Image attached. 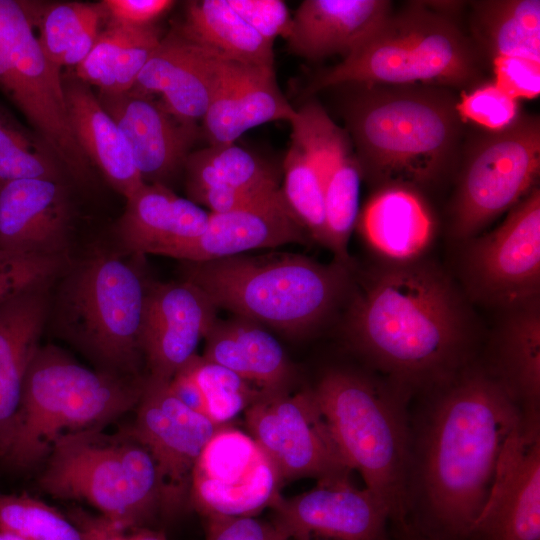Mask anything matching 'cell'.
Wrapping results in <instances>:
<instances>
[{
    "instance_id": "cell-1",
    "label": "cell",
    "mask_w": 540,
    "mask_h": 540,
    "mask_svg": "<svg viewBox=\"0 0 540 540\" xmlns=\"http://www.w3.org/2000/svg\"><path fill=\"white\" fill-rule=\"evenodd\" d=\"M410 409L408 522L432 540H467L523 415L480 360Z\"/></svg>"
},
{
    "instance_id": "cell-2",
    "label": "cell",
    "mask_w": 540,
    "mask_h": 540,
    "mask_svg": "<svg viewBox=\"0 0 540 540\" xmlns=\"http://www.w3.org/2000/svg\"><path fill=\"white\" fill-rule=\"evenodd\" d=\"M350 306L349 342L411 399L477 359L467 306L450 278L422 258L383 260Z\"/></svg>"
},
{
    "instance_id": "cell-3",
    "label": "cell",
    "mask_w": 540,
    "mask_h": 540,
    "mask_svg": "<svg viewBox=\"0 0 540 540\" xmlns=\"http://www.w3.org/2000/svg\"><path fill=\"white\" fill-rule=\"evenodd\" d=\"M358 86L344 117L362 175L379 187L417 189L437 180L456 148L457 102L432 86Z\"/></svg>"
},
{
    "instance_id": "cell-4",
    "label": "cell",
    "mask_w": 540,
    "mask_h": 540,
    "mask_svg": "<svg viewBox=\"0 0 540 540\" xmlns=\"http://www.w3.org/2000/svg\"><path fill=\"white\" fill-rule=\"evenodd\" d=\"M312 391L349 467L385 504L391 521L409 527L411 398L381 375L340 367L328 369Z\"/></svg>"
},
{
    "instance_id": "cell-5",
    "label": "cell",
    "mask_w": 540,
    "mask_h": 540,
    "mask_svg": "<svg viewBox=\"0 0 540 540\" xmlns=\"http://www.w3.org/2000/svg\"><path fill=\"white\" fill-rule=\"evenodd\" d=\"M181 279L203 290L217 308L276 330L301 335L334 311L350 285V268L296 254L235 255L183 261Z\"/></svg>"
},
{
    "instance_id": "cell-6",
    "label": "cell",
    "mask_w": 540,
    "mask_h": 540,
    "mask_svg": "<svg viewBox=\"0 0 540 540\" xmlns=\"http://www.w3.org/2000/svg\"><path fill=\"white\" fill-rule=\"evenodd\" d=\"M144 381L91 370L53 345L40 346L28 368L1 459L17 468L35 465L61 436L103 427L136 407Z\"/></svg>"
},
{
    "instance_id": "cell-7",
    "label": "cell",
    "mask_w": 540,
    "mask_h": 540,
    "mask_svg": "<svg viewBox=\"0 0 540 540\" xmlns=\"http://www.w3.org/2000/svg\"><path fill=\"white\" fill-rule=\"evenodd\" d=\"M97 251L71 261L54 303L60 333L104 370L142 378V328L150 281L142 255Z\"/></svg>"
},
{
    "instance_id": "cell-8",
    "label": "cell",
    "mask_w": 540,
    "mask_h": 540,
    "mask_svg": "<svg viewBox=\"0 0 540 540\" xmlns=\"http://www.w3.org/2000/svg\"><path fill=\"white\" fill-rule=\"evenodd\" d=\"M478 75L475 49L456 24L415 2L391 12L354 52L315 76L305 94L342 84L463 86Z\"/></svg>"
},
{
    "instance_id": "cell-9",
    "label": "cell",
    "mask_w": 540,
    "mask_h": 540,
    "mask_svg": "<svg viewBox=\"0 0 540 540\" xmlns=\"http://www.w3.org/2000/svg\"><path fill=\"white\" fill-rule=\"evenodd\" d=\"M39 485L55 498L89 504L125 530L147 527L163 514L154 459L128 430L111 435L95 427L61 436Z\"/></svg>"
},
{
    "instance_id": "cell-10",
    "label": "cell",
    "mask_w": 540,
    "mask_h": 540,
    "mask_svg": "<svg viewBox=\"0 0 540 540\" xmlns=\"http://www.w3.org/2000/svg\"><path fill=\"white\" fill-rule=\"evenodd\" d=\"M27 1L0 0V89L49 146L64 172L86 185L94 167L73 136L60 69L42 49Z\"/></svg>"
},
{
    "instance_id": "cell-11",
    "label": "cell",
    "mask_w": 540,
    "mask_h": 540,
    "mask_svg": "<svg viewBox=\"0 0 540 540\" xmlns=\"http://www.w3.org/2000/svg\"><path fill=\"white\" fill-rule=\"evenodd\" d=\"M540 171L538 117L523 116L483 138L462 172L453 207L451 233L467 241L534 187Z\"/></svg>"
},
{
    "instance_id": "cell-12",
    "label": "cell",
    "mask_w": 540,
    "mask_h": 540,
    "mask_svg": "<svg viewBox=\"0 0 540 540\" xmlns=\"http://www.w3.org/2000/svg\"><path fill=\"white\" fill-rule=\"evenodd\" d=\"M464 243L462 276L473 299L505 311L539 298L538 187L513 206L495 230Z\"/></svg>"
},
{
    "instance_id": "cell-13",
    "label": "cell",
    "mask_w": 540,
    "mask_h": 540,
    "mask_svg": "<svg viewBox=\"0 0 540 540\" xmlns=\"http://www.w3.org/2000/svg\"><path fill=\"white\" fill-rule=\"evenodd\" d=\"M248 434L275 466L282 483L351 478L312 389L263 394L245 411Z\"/></svg>"
},
{
    "instance_id": "cell-14",
    "label": "cell",
    "mask_w": 540,
    "mask_h": 540,
    "mask_svg": "<svg viewBox=\"0 0 540 540\" xmlns=\"http://www.w3.org/2000/svg\"><path fill=\"white\" fill-rule=\"evenodd\" d=\"M282 484L258 443L227 424L215 432L194 465L189 502L203 517L256 516L272 506Z\"/></svg>"
},
{
    "instance_id": "cell-15",
    "label": "cell",
    "mask_w": 540,
    "mask_h": 540,
    "mask_svg": "<svg viewBox=\"0 0 540 540\" xmlns=\"http://www.w3.org/2000/svg\"><path fill=\"white\" fill-rule=\"evenodd\" d=\"M221 426L180 402L170 391L169 381L145 377L135 420L128 431L154 459L163 515H174L189 501L194 465Z\"/></svg>"
},
{
    "instance_id": "cell-16",
    "label": "cell",
    "mask_w": 540,
    "mask_h": 540,
    "mask_svg": "<svg viewBox=\"0 0 540 540\" xmlns=\"http://www.w3.org/2000/svg\"><path fill=\"white\" fill-rule=\"evenodd\" d=\"M270 509L289 540H388L387 507L351 478L320 481L292 497L280 494Z\"/></svg>"
},
{
    "instance_id": "cell-17",
    "label": "cell",
    "mask_w": 540,
    "mask_h": 540,
    "mask_svg": "<svg viewBox=\"0 0 540 540\" xmlns=\"http://www.w3.org/2000/svg\"><path fill=\"white\" fill-rule=\"evenodd\" d=\"M467 540H540V422L523 419L508 438Z\"/></svg>"
},
{
    "instance_id": "cell-18",
    "label": "cell",
    "mask_w": 540,
    "mask_h": 540,
    "mask_svg": "<svg viewBox=\"0 0 540 540\" xmlns=\"http://www.w3.org/2000/svg\"><path fill=\"white\" fill-rule=\"evenodd\" d=\"M217 309L187 280L150 282L142 328L147 376L170 381L196 355L199 342L217 320Z\"/></svg>"
},
{
    "instance_id": "cell-19",
    "label": "cell",
    "mask_w": 540,
    "mask_h": 540,
    "mask_svg": "<svg viewBox=\"0 0 540 540\" xmlns=\"http://www.w3.org/2000/svg\"><path fill=\"white\" fill-rule=\"evenodd\" d=\"M98 99L115 121L130 147L145 183L166 185L185 163L195 143L197 123L179 119L153 95L133 89L101 93Z\"/></svg>"
},
{
    "instance_id": "cell-20",
    "label": "cell",
    "mask_w": 540,
    "mask_h": 540,
    "mask_svg": "<svg viewBox=\"0 0 540 540\" xmlns=\"http://www.w3.org/2000/svg\"><path fill=\"white\" fill-rule=\"evenodd\" d=\"M72 209L64 181L0 182V249L69 257Z\"/></svg>"
},
{
    "instance_id": "cell-21",
    "label": "cell",
    "mask_w": 540,
    "mask_h": 540,
    "mask_svg": "<svg viewBox=\"0 0 540 540\" xmlns=\"http://www.w3.org/2000/svg\"><path fill=\"white\" fill-rule=\"evenodd\" d=\"M298 144L320 173L326 223V245L335 262L351 269L348 243L359 215L362 171L348 135L327 114L308 118L299 130Z\"/></svg>"
},
{
    "instance_id": "cell-22",
    "label": "cell",
    "mask_w": 540,
    "mask_h": 540,
    "mask_svg": "<svg viewBox=\"0 0 540 540\" xmlns=\"http://www.w3.org/2000/svg\"><path fill=\"white\" fill-rule=\"evenodd\" d=\"M295 112L279 89L274 67L220 57L216 86L202 119L203 132L210 145L232 144L253 127L290 121Z\"/></svg>"
},
{
    "instance_id": "cell-23",
    "label": "cell",
    "mask_w": 540,
    "mask_h": 540,
    "mask_svg": "<svg viewBox=\"0 0 540 540\" xmlns=\"http://www.w3.org/2000/svg\"><path fill=\"white\" fill-rule=\"evenodd\" d=\"M219 65L220 56L176 27L161 38L132 89L160 95L169 112L197 123L208 109Z\"/></svg>"
},
{
    "instance_id": "cell-24",
    "label": "cell",
    "mask_w": 540,
    "mask_h": 540,
    "mask_svg": "<svg viewBox=\"0 0 540 540\" xmlns=\"http://www.w3.org/2000/svg\"><path fill=\"white\" fill-rule=\"evenodd\" d=\"M306 233L281 191L249 208L209 213L205 231L178 248L171 257L186 262L216 260L254 249L305 243Z\"/></svg>"
},
{
    "instance_id": "cell-25",
    "label": "cell",
    "mask_w": 540,
    "mask_h": 540,
    "mask_svg": "<svg viewBox=\"0 0 540 540\" xmlns=\"http://www.w3.org/2000/svg\"><path fill=\"white\" fill-rule=\"evenodd\" d=\"M116 225L123 251L169 256L198 238L206 229L209 213L160 183H144L126 198Z\"/></svg>"
},
{
    "instance_id": "cell-26",
    "label": "cell",
    "mask_w": 540,
    "mask_h": 540,
    "mask_svg": "<svg viewBox=\"0 0 540 540\" xmlns=\"http://www.w3.org/2000/svg\"><path fill=\"white\" fill-rule=\"evenodd\" d=\"M52 282L34 286L0 305V458L6 451L24 380L49 317Z\"/></svg>"
},
{
    "instance_id": "cell-27",
    "label": "cell",
    "mask_w": 540,
    "mask_h": 540,
    "mask_svg": "<svg viewBox=\"0 0 540 540\" xmlns=\"http://www.w3.org/2000/svg\"><path fill=\"white\" fill-rule=\"evenodd\" d=\"M391 13L386 0H305L294 16L288 50L309 60L349 56Z\"/></svg>"
},
{
    "instance_id": "cell-28",
    "label": "cell",
    "mask_w": 540,
    "mask_h": 540,
    "mask_svg": "<svg viewBox=\"0 0 540 540\" xmlns=\"http://www.w3.org/2000/svg\"><path fill=\"white\" fill-rule=\"evenodd\" d=\"M481 363L520 409L524 421L540 422L539 298L505 310Z\"/></svg>"
},
{
    "instance_id": "cell-29",
    "label": "cell",
    "mask_w": 540,
    "mask_h": 540,
    "mask_svg": "<svg viewBox=\"0 0 540 540\" xmlns=\"http://www.w3.org/2000/svg\"><path fill=\"white\" fill-rule=\"evenodd\" d=\"M69 124L81 150L108 183L125 198L145 182L123 133L91 86L75 73L62 76Z\"/></svg>"
},
{
    "instance_id": "cell-30",
    "label": "cell",
    "mask_w": 540,
    "mask_h": 540,
    "mask_svg": "<svg viewBox=\"0 0 540 540\" xmlns=\"http://www.w3.org/2000/svg\"><path fill=\"white\" fill-rule=\"evenodd\" d=\"M369 246L385 261L422 258L435 234V221L417 189L403 185L379 187L360 217Z\"/></svg>"
},
{
    "instance_id": "cell-31",
    "label": "cell",
    "mask_w": 540,
    "mask_h": 540,
    "mask_svg": "<svg viewBox=\"0 0 540 540\" xmlns=\"http://www.w3.org/2000/svg\"><path fill=\"white\" fill-rule=\"evenodd\" d=\"M203 358L228 368L265 394L289 391L293 368L280 343L261 325L236 318L216 320Z\"/></svg>"
},
{
    "instance_id": "cell-32",
    "label": "cell",
    "mask_w": 540,
    "mask_h": 540,
    "mask_svg": "<svg viewBox=\"0 0 540 540\" xmlns=\"http://www.w3.org/2000/svg\"><path fill=\"white\" fill-rule=\"evenodd\" d=\"M178 28L222 58L273 67V45L249 26L227 0L189 2L185 21Z\"/></svg>"
},
{
    "instance_id": "cell-33",
    "label": "cell",
    "mask_w": 540,
    "mask_h": 540,
    "mask_svg": "<svg viewBox=\"0 0 540 540\" xmlns=\"http://www.w3.org/2000/svg\"><path fill=\"white\" fill-rule=\"evenodd\" d=\"M38 40L48 59L61 68L77 67L92 50L105 14L101 3L27 1Z\"/></svg>"
},
{
    "instance_id": "cell-34",
    "label": "cell",
    "mask_w": 540,
    "mask_h": 540,
    "mask_svg": "<svg viewBox=\"0 0 540 540\" xmlns=\"http://www.w3.org/2000/svg\"><path fill=\"white\" fill-rule=\"evenodd\" d=\"M478 37L494 57L540 62V1L492 0L473 3Z\"/></svg>"
},
{
    "instance_id": "cell-35",
    "label": "cell",
    "mask_w": 540,
    "mask_h": 540,
    "mask_svg": "<svg viewBox=\"0 0 540 540\" xmlns=\"http://www.w3.org/2000/svg\"><path fill=\"white\" fill-rule=\"evenodd\" d=\"M188 195L215 187L247 188L278 182L258 156L232 144L210 145L189 154L184 167Z\"/></svg>"
},
{
    "instance_id": "cell-36",
    "label": "cell",
    "mask_w": 540,
    "mask_h": 540,
    "mask_svg": "<svg viewBox=\"0 0 540 540\" xmlns=\"http://www.w3.org/2000/svg\"><path fill=\"white\" fill-rule=\"evenodd\" d=\"M65 174L44 140L0 105V182L33 178L63 181Z\"/></svg>"
},
{
    "instance_id": "cell-37",
    "label": "cell",
    "mask_w": 540,
    "mask_h": 540,
    "mask_svg": "<svg viewBox=\"0 0 540 540\" xmlns=\"http://www.w3.org/2000/svg\"><path fill=\"white\" fill-rule=\"evenodd\" d=\"M283 197L305 231L326 245L323 184L312 158L298 144L291 146L284 160Z\"/></svg>"
},
{
    "instance_id": "cell-38",
    "label": "cell",
    "mask_w": 540,
    "mask_h": 540,
    "mask_svg": "<svg viewBox=\"0 0 540 540\" xmlns=\"http://www.w3.org/2000/svg\"><path fill=\"white\" fill-rule=\"evenodd\" d=\"M183 367L202 393L205 416L217 425H227L265 394L228 368L197 354Z\"/></svg>"
},
{
    "instance_id": "cell-39",
    "label": "cell",
    "mask_w": 540,
    "mask_h": 540,
    "mask_svg": "<svg viewBox=\"0 0 540 540\" xmlns=\"http://www.w3.org/2000/svg\"><path fill=\"white\" fill-rule=\"evenodd\" d=\"M0 530L22 540H85L73 520L27 494L0 493Z\"/></svg>"
},
{
    "instance_id": "cell-40",
    "label": "cell",
    "mask_w": 540,
    "mask_h": 540,
    "mask_svg": "<svg viewBox=\"0 0 540 540\" xmlns=\"http://www.w3.org/2000/svg\"><path fill=\"white\" fill-rule=\"evenodd\" d=\"M69 262V257L24 255L0 249V305L34 286L53 281Z\"/></svg>"
},
{
    "instance_id": "cell-41",
    "label": "cell",
    "mask_w": 540,
    "mask_h": 540,
    "mask_svg": "<svg viewBox=\"0 0 540 540\" xmlns=\"http://www.w3.org/2000/svg\"><path fill=\"white\" fill-rule=\"evenodd\" d=\"M460 117L494 132L501 131L517 119V100L495 84L480 86L462 96L456 105Z\"/></svg>"
},
{
    "instance_id": "cell-42",
    "label": "cell",
    "mask_w": 540,
    "mask_h": 540,
    "mask_svg": "<svg viewBox=\"0 0 540 540\" xmlns=\"http://www.w3.org/2000/svg\"><path fill=\"white\" fill-rule=\"evenodd\" d=\"M127 29L128 26L111 23L108 29L100 32L92 50L75 67V75L88 85L96 86L101 93H112L116 60Z\"/></svg>"
},
{
    "instance_id": "cell-43",
    "label": "cell",
    "mask_w": 540,
    "mask_h": 540,
    "mask_svg": "<svg viewBox=\"0 0 540 540\" xmlns=\"http://www.w3.org/2000/svg\"><path fill=\"white\" fill-rule=\"evenodd\" d=\"M160 40L159 32L152 24L128 26L116 60L115 87L112 93H123L133 88Z\"/></svg>"
},
{
    "instance_id": "cell-44",
    "label": "cell",
    "mask_w": 540,
    "mask_h": 540,
    "mask_svg": "<svg viewBox=\"0 0 540 540\" xmlns=\"http://www.w3.org/2000/svg\"><path fill=\"white\" fill-rule=\"evenodd\" d=\"M230 7L264 40H274L289 34L292 16L285 2L280 0H227Z\"/></svg>"
},
{
    "instance_id": "cell-45",
    "label": "cell",
    "mask_w": 540,
    "mask_h": 540,
    "mask_svg": "<svg viewBox=\"0 0 540 540\" xmlns=\"http://www.w3.org/2000/svg\"><path fill=\"white\" fill-rule=\"evenodd\" d=\"M281 192L278 182L247 188L215 187L189 194L197 205L210 209V213L222 214L237 211L262 203Z\"/></svg>"
},
{
    "instance_id": "cell-46",
    "label": "cell",
    "mask_w": 540,
    "mask_h": 540,
    "mask_svg": "<svg viewBox=\"0 0 540 540\" xmlns=\"http://www.w3.org/2000/svg\"><path fill=\"white\" fill-rule=\"evenodd\" d=\"M205 519V540H289L272 520L256 516L209 515Z\"/></svg>"
},
{
    "instance_id": "cell-47",
    "label": "cell",
    "mask_w": 540,
    "mask_h": 540,
    "mask_svg": "<svg viewBox=\"0 0 540 540\" xmlns=\"http://www.w3.org/2000/svg\"><path fill=\"white\" fill-rule=\"evenodd\" d=\"M495 85L512 98L534 99L540 94V62L513 56L493 60Z\"/></svg>"
},
{
    "instance_id": "cell-48",
    "label": "cell",
    "mask_w": 540,
    "mask_h": 540,
    "mask_svg": "<svg viewBox=\"0 0 540 540\" xmlns=\"http://www.w3.org/2000/svg\"><path fill=\"white\" fill-rule=\"evenodd\" d=\"M111 23L123 26H146L170 9L169 0H106L101 2Z\"/></svg>"
},
{
    "instance_id": "cell-49",
    "label": "cell",
    "mask_w": 540,
    "mask_h": 540,
    "mask_svg": "<svg viewBox=\"0 0 540 540\" xmlns=\"http://www.w3.org/2000/svg\"><path fill=\"white\" fill-rule=\"evenodd\" d=\"M72 520L84 532L85 540H168L163 532L148 527L125 530L102 516L79 512Z\"/></svg>"
},
{
    "instance_id": "cell-50",
    "label": "cell",
    "mask_w": 540,
    "mask_h": 540,
    "mask_svg": "<svg viewBox=\"0 0 540 540\" xmlns=\"http://www.w3.org/2000/svg\"><path fill=\"white\" fill-rule=\"evenodd\" d=\"M403 532V537L400 540H432L411 527L401 530Z\"/></svg>"
},
{
    "instance_id": "cell-51",
    "label": "cell",
    "mask_w": 540,
    "mask_h": 540,
    "mask_svg": "<svg viewBox=\"0 0 540 540\" xmlns=\"http://www.w3.org/2000/svg\"><path fill=\"white\" fill-rule=\"evenodd\" d=\"M0 540H22V539L11 533L0 530Z\"/></svg>"
}]
</instances>
